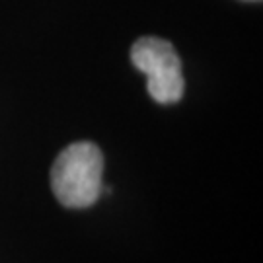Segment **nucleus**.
Masks as SVG:
<instances>
[{
    "label": "nucleus",
    "instance_id": "1",
    "mask_svg": "<svg viewBox=\"0 0 263 263\" xmlns=\"http://www.w3.org/2000/svg\"><path fill=\"white\" fill-rule=\"evenodd\" d=\"M102 170L104 156L94 142H74L53 164V193L65 207H90L102 193Z\"/></svg>",
    "mask_w": 263,
    "mask_h": 263
},
{
    "label": "nucleus",
    "instance_id": "2",
    "mask_svg": "<svg viewBox=\"0 0 263 263\" xmlns=\"http://www.w3.org/2000/svg\"><path fill=\"white\" fill-rule=\"evenodd\" d=\"M133 65L148 78V94L158 104H176L183 96L181 61L172 43L160 37H142L131 49Z\"/></svg>",
    "mask_w": 263,
    "mask_h": 263
},
{
    "label": "nucleus",
    "instance_id": "3",
    "mask_svg": "<svg viewBox=\"0 0 263 263\" xmlns=\"http://www.w3.org/2000/svg\"><path fill=\"white\" fill-rule=\"evenodd\" d=\"M257 2H259V0H257Z\"/></svg>",
    "mask_w": 263,
    "mask_h": 263
}]
</instances>
